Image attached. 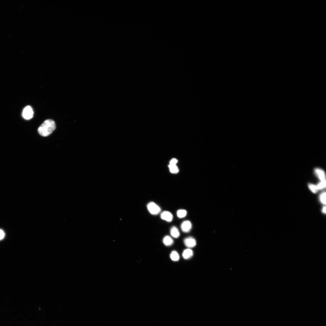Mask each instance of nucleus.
Returning <instances> with one entry per match:
<instances>
[{
	"label": "nucleus",
	"mask_w": 326,
	"mask_h": 326,
	"mask_svg": "<svg viewBox=\"0 0 326 326\" xmlns=\"http://www.w3.org/2000/svg\"><path fill=\"white\" fill-rule=\"evenodd\" d=\"M320 199L321 202L323 204H326V193H323L320 196Z\"/></svg>",
	"instance_id": "obj_16"
},
{
	"label": "nucleus",
	"mask_w": 326,
	"mask_h": 326,
	"mask_svg": "<svg viewBox=\"0 0 326 326\" xmlns=\"http://www.w3.org/2000/svg\"><path fill=\"white\" fill-rule=\"evenodd\" d=\"M148 208L149 212L154 215L158 214L161 211L160 208L155 203L152 202L148 204Z\"/></svg>",
	"instance_id": "obj_2"
},
{
	"label": "nucleus",
	"mask_w": 326,
	"mask_h": 326,
	"mask_svg": "<svg viewBox=\"0 0 326 326\" xmlns=\"http://www.w3.org/2000/svg\"><path fill=\"white\" fill-rule=\"evenodd\" d=\"M317 188L319 190H321L325 188L326 187V181L325 180L321 181V182L320 183L316 186Z\"/></svg>",
	"instance_id": "obj_14"
},
{
	"label": "nucleus",
	"mask_w": 326,
	"mask_h": 326,
	"mask_svg": "<svg viewBox=\"0 0 326 326\" xmlns=\"http://www.w3.org/2000/svg\"><path fill=\"white\" fill-rule=\"evenodd\" d=\"M308 186L310 190L313 193H315L318 191V189L316 186L312 184H309Z\"/></svg>",
	"instance_id": "obj_15"
},
{
	"label": "nucleus",
	"mask_w": 326,
	"mask_h": 326,
	"mask_svg": "<svg viewBox=\"0 0 326 326\" xmlns=\"http://www.w3.org/2000/svg\"><path fill=\"white\" fill-rule=\"evenodd\" d=\"M161 219L168 222H170L173 220V215L169 212L165 211L162 212L161 214Z\"/></svg>",
	"instance_id": "obj_6"
},
{
	"label": "nucleus",
	"mask_w": 326,
	"mask_h": 326,
	"mask_svg": "<svg viewBox=\"0 0 326 326\" xmlns=\"http://www.w3.org/2000/svg\"><path fill=\"white\" fill-rule=\"evenodd\" d=\"M5 234L4 232L0 229V240L3 239L5 237Z\"/></svg>",
	"instance_id": "obj_17"
},
{
	"label": "nucleus",
	"mask_w": 326,
	"mask_h": 326,
	"mask_svg": "<svg viewBox=\"0 0 326 326\" xmlns=\"http://www.w3.org/2000/svg\"><path fill=\"white\" fill-rule=\"evenodd\" d=\"M170 233L171 236L175 238H178L180 236L179 232L175 226H173L171 228Z\"/></svg>",
	"instance_id": "obj_8"
},
{
	"label": "nucleus",
	"mask_w": 326,
	"mask_h": 326,
	"mask_svg": "<svg viewBox=\"0 0 326 326\" xmlns=\"http://www.w3.org/2000/svg\"><path fill=\"white\" fill-rule=\"evenodd\" d=\"M170 258L172 261H178L179 259L180 256L178 253L176 251H174L171 253Z\"/></svg>",
	"instance_id": "obj_11"
},
{
	"label": "nucleus",
	"mask_w": 326,
	"mask_h": 326,
	"mask_svg": "<svg viewBox=\"0 0 326 326\" xmlns=\"http://www.w3.org/2000/svg\"><path fill=\"white\" fill-rule=\"evenodd\" d=\"M322 212L323 213H324V214L326 213V207H325V206H324L323 207V208H322Z\"/></svg>",
	"instance_id": "obj_19"
},
{
	"label": "nucleus",
	"mask_w": 326,
	"mask_h": 326,
	"mask_svg": "<svg viewBox=\"0 0 326 326\" xmlns=\"http://www.w3.org/2000/svg\"><path fill=\"white\" fill-rule=\"evenodd\" d=\"M184 243L185 246L188 248H193L195 247L196 244V241L195 239L191 237H188L185 239Z\"/></svg>",
	"instance_id": "obj_4"
},
{
	"label": "nucleus",
	"mask_w": 326,
	"mask_h": 326,
	"mask_svg": "<svg viewBox=\"0 0 326 326\" xmlns=\"http://www.w3.org/2000/svg\"><path fill=\"white\" fill-rule=\"evenodd\" d=\"M163 242L165 245L167 246H171L174 243L173 239L168 235H167L164 237L163 239Z\"/></svg>",
	"instance_id": "obj_9"
},
{
	"label": "nucleus",
	"mask_w": 326,
	"mask_h": 326,
	"mask_svg": "<svg viewBox=\"0 0 326 326\" xmlns=\"http://www.w3.org/2000/svg\"><path fill=\"white\" fill-rule=\"evenodd\" d=\"M315 172L321 181L325 180V175L323 171L319 169H315Z\"/></svg>",
	"instance_id": "obj_10"
},
{
	"label": "nucleus",
	"mask_w": 326,
	"mask_h": 326,
	"mask_svg": "<svg viewBox=\"0 0 326 326\" xmlns=\"http://www.w3.org/2000/svg\"><path fill=\"white\" fill-rule=\"evenodd\" d=\"M169 167L171 173L174 174H176L178 173V169L176 165L170 164Z\"/></svg>",
	"instance_id": "obj_13"
},
{
	"label": "nucleus",
	"mask_w": 326,
	"mask_h": 326,
	"mask_svg": "<svg viewBox=\"0 0 326 326\" xmlns=\"http://www.w3.org/2000/svg\"><path fill=\"white\" fill-rule=\"evenodd\" d=\"M56 129L55 122L52 120L49 119L44 121L39 127L38 132L42 136L46 137L50 135Z\"/></svg>",
	"instance_id": "obj_1"
},
{
	"label": "nucleus",
	"mask_w": 326,
	"mask_h": 326,
	"mask_svg": "<svg viewBox=\"0 0 326 326\" xmlns=\"http://www.w3.org/2000/svg\"><path fill=\"white\" fill-rule=\"evenodd\" d=\"M187 214V211L184 209L179 210L177 211V215L179 218L181 219L185 217Z\"/></svg>",
	"instance_id": "obj_12"
},
{
	"label": "nucleus",
	"mask_w": 326,
	"mask_h": 326,
	"mask_svg": "<svg viewBox=\"0 0 326 326\" xmlns=\"http://www.w3.org/2000/svg\"><path fill=\"white\" fill-rule=\"evenodd\" d=\"M177 160L175 159H174L171 160L170 161V164L171 165H176L177 162Z\"/></svg>",
	"instance_id": "obj_18"
},
{
	"label": "nucleus",
	"mask_w": 326,
	"mask_h": 326,
	"mask_svg": "<svg viewBox=\"0 0 326 326\" xmlns=\"http://www.w3.org/2000/svg\"><path fill=\"white\" fill-rule=\"evenodd\" d=\"M192 226L191 222L186 220L182 223L181 225V228L183 232L187 233L189 232L191 230Z\"/></svg>",
	"instance_id": "obj_5"
},
{
	"label": "nucleus",
	"mask_w": 326,
	"mask_h": 326,
	"mask_svg": "<svg viewBox=\"0 0 326 326\" xmlns=\"http://www.w3.org/2000/svg\"><path fill=\"white\" fill-rule=\"evenodd\" d=\"M193 251L190 249H188L185 250L183 253V256L185 259H188L191 258L193 256Z\"/></svg>",
	"instance_id": "obj_7"
},
{
	"label": "nucleus",
	"mask_w": 326,
	"mask_h": 326,
	"mask_svg": "<svg viewBox=\"0 0 326 326\" xmlns=\"http://www.w3.org/2000/svg\"><path fill=\"white\" fill-rule=\"evenodd\" d=\"M33 110L30 106H27L24 109L22 116L25 119L27 120L31 119L33 117Z\"/></svg>",
	"instance_id": "obj_3"
}]
</instances>
